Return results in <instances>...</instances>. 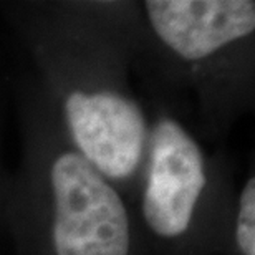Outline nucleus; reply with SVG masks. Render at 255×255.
<instances>
[{
  "instance_id": "nucleus-2",
  "label": "nucleus",
  "mask_w": 255,
  "mask_h": 255,
  "mask_svg": "<svg viewBox=\"0 0 255 255\" xmlns=\"http://www.w3.org/2000/svg\"><path fill=\"white\" fill-rule=\"evenodd\" d=\"M206 159L177 121L161 120L152 131L149 174L142 194V216L156 236L174 239L191 226L206 187Z\"/></svg>"
},
{
  "instance_id": "nucleus-4",
  "label": "nucleus",
  "mask_w": 255,
  "mask_h": 255,
  "mask_svg": "<svg viewBox=\"0 0 255 255\" xmlns=\"http://www.w3.org/2000/svg\"><path fill=\"white\" fill-rule=\"evenodd\" d=\"M144 7L161 42L187 62L211 57L255 28L251 0H147Z\"/></svg>"
},
{
  "instance_id": "nucleus-3",
  "label": "nucleus",
  "mask_w": 255,
  "mask_h": 255,
  "mask_svg": "<svg viewBox=\"0 0 255 255\" xmlns=\"http://www.w3.org/2000/svg\"><path fill=\"white\" fill-rule=\"evenodd\" d=\"M65 120L78 154L105 179L134 174L146 139V120L134 101L110 90L71 91Z\"/></svg>"
},
{
  "instance_id": "nucleus-1",
  "label": "nucleus",
  "mask_w": 255,
  "mask_h": 255,
  "mask_svg": "<svg viewBox=\"0 0 255 255\" xmlns=\"http://www.w3.org/2000/svg\"><path fill=\"white\" fill-rule=\"evenodd\" d=\"M57 255H128L129 217L115 187L78 152H63L50 171Z\"/></svg>"
},
{
  "instance_id": "nucleus-5",
  "label": "nucleus",
  "mask_w": 255,
  "mask_h": 255,
  "mask_svg": "<svg viewBox=\"0 0 255 255\" xmlns=\"http://www.w3.org/2000/svg\"><path fill=\"white\" fill-rule=\"evenodd\" d=\"M237 246L242 255H255V179L251 177L239 199L237 229H236Z\"/></svg>"
}]
</instances>
